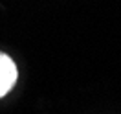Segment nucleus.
Listing matches in <instances>:
<instances>
[{
    "label": "nucleus",
    "instance_id": "1",
    "mask_svg": "<svg viewBox=\"0 0 121 114\" xmlns=\"http://www.w3.org/2000/svg\"><path fill=\"white\" fill-rule=\"evenodd\" d=\"M17 64L8 53L0 52V98H4L17 83Z\"/></svg>",
    "mask_w": 121,
    "mask_h": 114
}]
</instances>
